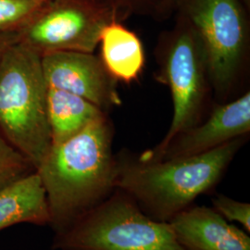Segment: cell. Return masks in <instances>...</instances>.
<instances>
[{
	"label": "cell",
	"mask_w": 250,
	"mask_h": 250,
	"mask_svg": "<svg viewBox=\"0 0 250 250\" xmlns=\"http://www.w3.org/2000/svg\"><path fill=\"white\" fill-rule=\"evenodd\" d=\"M114 127L107 113L54 145L36 169L54 235L71 228L117 190Z\"/></svg>",
	"instance_id": "cell-1"
},
{
	"label": "cell",
	"mask_w": 250,
	"mask_h": 250,
	"mask_svg": "<svg viewBox=\"0 0 250 250\" xmlns=\"http://www.w3.org/2000/svg\"><path fill=\"white\" fill-rule=\"evenodd\" d=\"M248 135L196 156L144 161L128 150L117 154L116 188L132 197L152 220L169 223L214 189Z\"/></svg>",
	"instance_id": "cell-2"
},
{
	"label": "cell",
	"mask_w": 250,
	"mask_h": 250,
	"mask_svg": "<svg viewBox=\"0 0 250 250\" xmlns=\"http://www.w3.org/2000/svg\"><path fill=\"white\" fill-rule=\"evenodd\" d=\"M41 56L18 41L0 66V132L37 169L52 146Z\"/></svg>",
	"instance_id": "cell-3"
},
{
	"label": "cell",
	"mask_w": 250,
	"mask_h": 250,
	"mask_svg": "<svg viewBox=\"0 0 250 250\" xmlns=\"http://www.w3.org/2000/svg\"><path fill=\"white\" fill-rule=\"evenodd\" d=\"M157 79L169 87L172 119L160 143L138 157L159 161L171 139L202 122L211 91L205 52L197 32L179 14L175 26L162 33L156 47Z\"/></svg>",
	"instance_id": "cell-4"
},
{
	"label": "cell",
	"mask_w": 250,
	"mask_h": 250,
	"mask_svg": "<svg viewBox=\"0 0 250 250\" xmlns=\"http://www.w3.org/2000/svg\"><path fill=\"white\" fill-rule=\"evenodd\" d=\"M179 14L197 32L218 103L234 97L250 59V22L240 0H175Z\"/></svg>",
	"instance_id": "cell-5"
},
{
	"label": "cell",
	"mask_w": 250,
	"mask_h": 250,
	"mask_svg": "<svg viewBox=\"0 0 250 250\" xmlns=\"http://www.w3.org/2000/svg\"><path fill=\"white\" fill-rule=\"evenodd\" d=\"M52 250H186L169 223L152 220L124 191H116L67 231Z\"/></svg>",
	"instance_id": "cell-6"
},
{
	"label": "cell",
	"mask_w": 250,
	"mask_h": 250,
	"mask_svg": "<svg viewBox=\"0 0 250 250\" xmlns=\"http://www.w3.org/2000/svg\"><path fill=\"white\" fill-rule=\"evenodd\" d=\"M117 20L99 0H45L18 32V42L40 56L94 53L103 28Z\"/></svg>",
	"instance_id": "cell-7"
},
{
	"label": "cell",
	"mask_w": 250,
	"mask_h": 250,
	"mask_svg": "<svg viewBox=\"0 0 250 250\" xmlns=\"http://www.w3.org/2000/svg\"><path fill=\"white\" fill-rule=\"evenodd\" d=\"M48 88L76 95L107 113L122 105L117 82L94 53L57 51L41 56Z\"/></svg>",
	"instance_id": "cell-8"
},
{
	"label": "cell",
	"mask_w": 250,
	"mask_h": 250,
	"mask_svg": "<svg viewBox=\"0 0 250 250\" xmlns=\"http://www.w3.org/2000/svg\"><path fill=\"white\" fill-rule=\"evenodd\" d=\"M250 132V92L218 103L211 113L198 125L175 135L161 160L187 158L203 154Z\"/></svg>",
	"instance_id": "cell-9"
},
{
	"label": "cell",
	"mask_w": 250,
	"mask_h": 250,
	"mask_svg": "<svg viewBox=\"0 0 250 250\" xmlns=\"http://www.w3.org/2000/svg\"><path fill=\"white\" fill-rule=\"evenodd\" d=\"M169 224L186 250H250V233L224 220L211 207L190 206Z\"/></svg>",
	"instance_id": "cell-10"
},
{
	"label": "cell",
	"mask_w": 250,
	"mask_h": 250,
	"mask_svg": "<svg viewBox=\"0 0 250 250\" xmlns=\"http://www.w3.org/2000/svg\"><path fill=\"white\" fill-rule=\"evenodd\" d=\"M99 45L100 60L107 72L117 81L130 83L137 80L146 63L141 39L121 21L112 20L103 28Z\"/></svg>",
	"instance_id": "cell-11"
},
{
	"label": "cell",
	"mask_w": 250,
	"mask_h": 250,
	"mask_svg": "<svg viewBox=\"0 0 250 250\" xmlns=\"http://www.w3.org/2000/svg\"><path fill=\"white\" fill-rule=\"evenodd\" d=\"M22 224H49L45 189L36 171L0 191V231Z\"/></svg>",
	"instance_id": "cell-12"
},
{
	"label": "cell",
	"mask_w": 250,
	"mask_h": 250,
	"mask_svg": "<svg viewBox=\"0 0 250 250\" xmlns=\"http://www.w3.org/2000/svg\"><path fill=\"white\" fill-rule=\"evenodd\" d=\"M46 107L52 146L66 141L92 121L106 113L76 95L48 87Z\"/></svg>",
	"instance_id": "cell-13"
},
{
	"label": "cell",
	"mask_w": 250,
	"mask_h": 250,
	"mask_svg": "<svg viewBox=\"0 0 250 250\" xmlns=\"http://www.w3.org/2000/svg\"><path fill=\"white\" fill-rule=\"evenodd\" d=\"M35 171L31 161L0 132V191Z\"/></svg>",
	"instance_id": "cell-14"
},
{
	"label": "cell",
	"mask_w": 250,
	"mask_h": 250,
	"mask_svg": "<svg viewBox=\"0 0 250 250\" xmlns=\"http://www.w3.org/2000/svg\"><path fill=\"white\" fill-rule=\"evenodd\" d=\"M44 1L0 0V33H17Z\"/></svg>",
	"instance_id": "cell-15"
},
{
	"label": "cell",
	"mask_w": 250,
	"mask_h": 250,
	"mask_svg": "<svg viewBox=\"0 0 250 250\" xmlns=\"http://www.w3.org/2000/svg\"><path fill=\"white\" fill-rule=\"evenodd\" d=\"M212 208L224 220L233 224L237 223L248 233L250 232V204L233 198L218 195L212 198Z\"/></svg>",
	"instance_id": "cell-16"
},
{
	"label": "cell",
	"mask_w": 250,
	"mask_h": 250,
	"mask_svg": "<svg viewBox=\"0 0 250 250\" xmlns=\"http://www.w3.org/2000/svg\"><path fill=\"white\" fill-rule=\"evenodd\" d=\"M109 9L118 21L134 13H160L162 0H99Z\"/></svg>",
	"instance_id": "cell-17"
},
{
	"label": "cell",
	"mask_w": 250,
	"mask_h": 250,
	"mask_svg": "<svg viewBox=\"0 0 250 250\" xmlns=\"http://www.w3.org/2000/svg\"><path fill=\"white\" fill-rule=\"evenodd\" d=\"M17 41V33H0V66L8 48Z\"/></svg>",
	"instance_id": "cell-18"
},
{
	"label": "cell",
	"mask_w": 250,
	"mask_h": 250,
	"mask_svg": "<svg viewBox=\"0 0 250 250\" xmlns=\"http://www.w3.org/2000/svg\"><path fill=\"white\" fill-rule=\"evenodd\" d=\"M175 0H162L161 8H160V15H165L170 11L171 8L174 6Z\"/></svg>",
	"instance_id": "cell-19"
},
{
	"label": "cell",
	"mask_w": 250,
	"mask_h": 250,
	"mask_svg": "<svg viewBox=\"0 0 250 250\" xmlns=\"http://www.w3.org/2000/svg\"><path fill=\"white\" fill-rule=\"evenodd\" d=\"M242 3L244 4V6L246 7V8H248V9L250 10V0H240Z\"/></svg>",
	"instance_id": "cell-20"
},
{
	"label": "cell",
	"mask_w": 250,
	"mask_h": 250,
	"mask_svg": "<svg viewBox=\"0 0 250 250\" xmlns=\"http://www.w3.org/2000/svg\"><path fill=\"white\" fill-rule=\"evenodd\" d=\"M37 1H45V0H37Z\"/></svg>",
	"instance_id": "cell-21"
}]
</instances>
